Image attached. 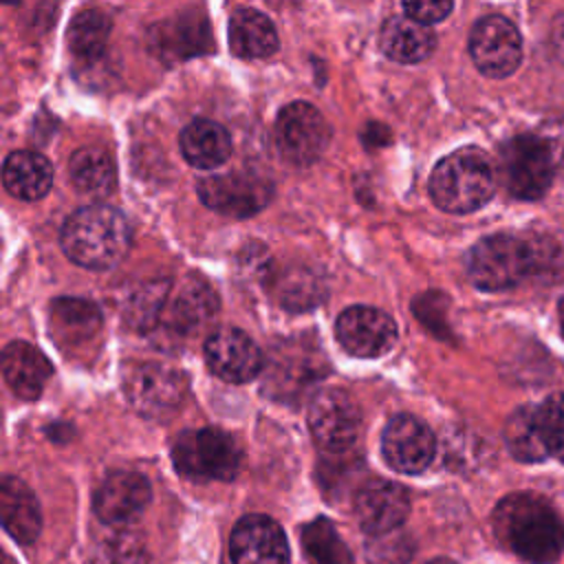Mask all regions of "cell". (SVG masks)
<instances>
[{
	"instance_id": "9",
	"label": "cell",
	"mask_w": 564,
	"mask_h": 564,
	"mask_svg": "<svg viewBox=\"0 0 564 564\" xmlns=\"http://www.w3.org/2000/svg\"><path fill=\"white\" fill-rule=\"evenodd\" d=\"M361 427V414L348 392L324 388L313 394L308 405V430L315 445L326 454L348 452Z\"/></svg>"
},
{
	"instance_id": "4",
	"label": "cell",
	"mask_w": 564,
	"mask_h": 564,
	"mask_svg": "<svg viewBox=\"0 0 564 564\" xmlns=\"http://www.w3.org/2000/svg\"><path fill=\"white\" fill-rule=\"evenodd\" d=\"M496 189L491 159L478 148H460L443 156L430 174L432 200L449 214L480 209Z\"/></svg>"
},
{
	"instance_id": "17",
	"label": "cell",
	"mask_w": 564,
	"mask_h": 564,
	"mask_svg": "<svg viewBox=\"0 0 564 564\" xmlns=\"http://www.w3.org/2000/svg\"><path fill=\"white\" fill-rule=\"evenodd\" d=\"M408 513L410 496L399 482L372 478L355 494V516L361 529L372 538L399 529Z\"/></svg>"
},
{
	"instance_id": "32",
	"label": "cell",
	"mask_w": 564,
	"mask_h": 564,
	"mask_svg": "<svg viewBox=\"0 0 564 564\" xmlns=\"http://www.w3.org/2000/svg\"><path fill=\"white\" fill-rule=\"evenodd\" d=\"M538 412L551 456L564 463V392L551 394L542 405H538Z\"/></svg>"
},
{
	"instance_id": "36",
	"label": "cell",
	"mask_w": 564,
	"mask_h": 564,
	"mask_svg": "<svg viewBox=\"0 0 564 564\" xmlns=\"http://www.w3.org/2000/svg\"><path fill=\"white\" fill-rule=\"evenodd\" d=\"M427 564H454L452 560H445V557H436V560H430Z\"/></svg>"
},
{
	"instance_id": "13",
	"label": "cell",
	"mask_w": 564,
	"mask_h": 564,
	"mask_svg": "<svg viewBox=\"0 0 564 564\" xmlns=\"http://www.w3.org/2000/svg\"><path fill=\"white\" fill-rule=\"evenodd\" d=\"M205 361L223 381L247 383L260 375L264 357L247 333L225 326L205 339Z\"/></svg>"
},
{
	"instance_id": "10",
	"label": "cell",
	"mask_w": 564,
	"mask_h": 564,
	"mask_svg": "<svg viewBox=\"0 0 564 564\" xmlns=\"http://www.w3.org/2000/svg\"><path fill=\"white\" fill-rule=\"evenodd\" d=\"M330 143V126L324 115L306 104L293 101L278 115L275 145L293 165L315 163Z\"/></svg>"
},
{
	"instance_id": "28",
	"label": "cell",
	"mask_w": 564,
	"mask_h": 564,
	"mask_svg": "<svg viewBox=\"0 0 564 564\" xmlns=\"http://www.w3.org/2000/svg\"><path fill=\"white\" fill-rule=\"evenodd\" d=\"M68 174L73 185L79 192L93 194V196L110 194L117 183V170L110 154L93 145H86L73 152L68 161Z\"/></svg>"
},
{
	"instance_id": "33",
	"label": "cell",
	"mask_w": 564,
	"mask_h": 564,
	"mask_svg": "<svg viewBox=\"0 0 564 564\" xmlns=\"http://www.w3.org/2000/svg\"><path fill=\"white\" fill-rule=\"evenodd\" d=\"M372 564H408L412 557V542L408 535H377L366 544Z\"/></svg>"
},
{
	"instance_id": "30",
	"label": "cell",
	"mask_w": 564,
	"mask_h": 564,
	"mask_svg": "<svg viewBox=\"0 0 564 564\" xmlns=\"http://www.w3.org/2000/svg\"><path fill=\"white\" fill-rule=\"evenodd\" d=\"M302 544L315 564H352L346 542L328 518H315L302 527Z\"/></svg>"
},
{
	"instance_id": "5",
	"label": "cell",
	"mask_w": 564,
	"mask_h": 564,
	"mask_svg": "<svg viewBox=\"0 0 564 564\" xmlns=\"http://www.w3.org/2000/svg\"><path fill=\"white\" fill-rule=\"evenodd\" d=\"M172 460L178 474L192 480H234L242 467V449L231 434L200 427L174 441Z\"/></svg>"
},
{
	"instance_id": "23",
	"label": "cell",
	"mask_w": 564,
	"mask_h": 564,
	"mask_svg": "<svg viewBox=\"0 0 564 564\" xmlns=\"http://www.w3.org/2000/svg\"><path fill=\"white\" fill-rule=\"evenodd\" d=\"M101 328L97 304L82 297H59L51 304V333L66 346L77 348L93 339Z\"/></svg>"
},
{
	"instance_id": "24",
	"label": "cell",
	"mask_w": 564,
	"mask_h": 564,
	"mask_svg": "<svg viewBox=\"0 0 564 564\" xmlns=\"http://www.w3.org/2000/svg\"><path fill=\"white\" fill-rule=\"evenodd\" d=\"M2 181L11 196L20 200H37L46 196L53 185V167L40 152L18 150L4 161Z\"/></svg>"
},
{
	"instance_id": "27",
	"label": "cell",
	"mask_w": 564,
	"mask_h": 564,
	"mask_svg": "<svg viewBox=\"0 0 564 564\" xmlns=\"http://www.w3.org/2000/svg\"><path fill=\"white\" fill-rule=\"evenodd\" d=\"M505 443L522 463H540L551 456L538 405H520L509 414L505 423Z\"/></svg>"
},
{
	"instance_id": "18",
	"label": "cell",
	"mask_w": 564,
	"mask_h": 564,
	"mask_svg": "<svg viewBox=\"0 0 564 564\" xmlns=\"http://www.w3.org/2000/svg\"><path fill=\"white\" fill-rule=\"evenodd\" d=\"M326 359L319 348L306 346L304 341H286L280 350L273 352L267 388L275 392V397L286 399L291 394H302L315 381L326 375Z\"/></svg>"
},
{
	"instance_id": "34",
	"label": "cell",
	"mask_w": 564,
	"mask_h": 564,
	"mask_svg": "<svg viewBox=\"0 0 564 564\" xmlns=\"http://www.w3.org/2000/svg\"><path fill=\"white\" fill-rule=\"evenodd\" d=\"M454 9V4L449 0H421V2H405L403 11L408 18H412L414 22L430 26L434 22H441L443 18H447V13Z\"/></svg>"
},
{
	"instance_id": "31",
	"label": "cell",
	"mask_w": 564,
	"mask_h": 564,
	"mask_svg": "<svg viewBox=\"0 0 564 564\" xmlns=\"http://www.w3.org/2000/svg\"><path fill=\"white\" fill-rule=\"evenodd\" d=\"M161 42L163 53H172L174 57H189L200 55L209 48V29L205 18H183L178 15L167 24V29H161V35L156 37Z\"/></svg>"
},
{
	"instance_id": "15",
	"label": "cell",
	"mask_w": 564,
	"mask_h": 564,
	"mask_svg": "<svg viewBox=\"0 0 564 564\" xmlns=\"http://www.w3.org/2000/svg\"><path fill=\"white\" fill-rule=\"evenodd\" d=\"M339 344L355 357H381L397 341L394 319L375 306H350L335 324Z\"/></svg>"
},
{
	"instance_id": "25",
	"label": "cell",
	"mask_w": 564,
	"mask_h": 564,
	"mask_svg": "<svg viewBox=\"0 0 564 564\" xmlns=\"http://www.w3.org/2000/svg\"><path fill=\"white\" fill-rule=\"evenodd\" d=\"M229 46L238 57L260 59L278 48L273 22L251 7H240L229 18Z\"/></svg>"
},
{
	"instance_id": "3",
	"label": "cell",
	"mask_w": 564,
	"mask_h": 564,
	"mask_svg": "<svg viewBox=\"0 0 564 564\" xmlns=\"http://www.w3.org/2000/svg\"><path fill=\"white\" fill-rule=\"evenodd\" d=\"M59 242L75 264L106 271L128 253L130 225L115 207L95 203L66 218Z\"/></svg>"
},
{
	"instance_id": "8",
	"label": "cell",
	"mask_w": 564,
	"mask_h": 564,
	"mask_svg": "<svg viewBox=\"0 0 564 564\" xmlns=\"http://www.w3.org/2000/svg\"><path fill=\"white\" fill-rule=\"evenodd\" d=\"M533 267L527 242L509 234L478 240L467 256V273L480 291H505L516 286Z\"/></svg>"
},
{
	"instance_id": "22",
	"label": "cell",
	"mask_w": 564,
	"mask_h": 564,
	"mask_svg": "<svg viewBox=\"0 0 564 564\" xmlns=\"http://www.w3.org/2000/svg\"><path fill=\"white\" fill-rule=\"evenodd\" d=\"M379 46L399 64H416L430 57L436 46V35L430 26H423L408 15H392L381 26Z\"/></svg>"
},
{
	"instance_id": "16",
	"label": "cell",
	"mask_w": 564,
	"mask_h": 564,
	"mask_svg": "<svg viewBox=\"0 0 564 564\" xmlns=\"http://www.w3.org/2000/svg\"><path fill=\"white\" fill-rule=\"evenodd\" d=\"M229 555L234 564H289L286 535L269 516H245L231 531Z\"/></svg>"
},
{
	"instance_id": "29",
	"label": "cell",
	"mask_w": 564,
	"mask_h": 564,
	"mask_svg": "<svg viewBox=\"0 0 564 564\" xmlns=\"http://www.w3.org/2000/svg\"><path fill=\"white\" fill-rule=\"evenodd\" d=\"M108 37H110V18L99 9L79 11L68 26L70 53L86 64L97 62L104 55L108 46Z\"/></svg>"
},
{
	"instance_id": "14",
	"label": "cell",
	"mask_w": 564,
	"mask_h": 564,
	"mask_svg": "<svg viewBox=\"0 0 564 564\" xmlns=\"http://www.w3.org/2000/svg\"><path fill=\"white\" fill-rule=\"evenodd\" d=\"M381 452L388 465L401 474L423 471L436 452L432 430L412 414H394L383 427Z\"/></svg>"
},
{
	"instance_id": "20",
	"label": "cell",
	"mask_w": 564,
	"mask_h": 564,
	"mask_svg": "<svg viewBox=\"0 0 564 564\" xmlns=\"http://www.w3.org/2000/svg\"><path fill=\"white\" fill-rule=\"evenodd\" d=\"M2 375L15 397L33 401L40 399L53 366L42 350L26 341H11L2 350Z\"/></svg>"
},
{
	"instance_id": "19",
	"label": "cell",
	"mask_w": 564,
	"mask_h": 564,
	"mask_svg": "<svg viewBox=\"0 0 564 564\" xmlns=\"http://www.w3.org/2000/svg\"><path fill=\"white\" fill-rule=\"evenodd\" d=\"M152 498L145 476L137 471H112L95 491L93 507L106 524H128L137 520Z\"/></svg>"
},
{
	"instance_id": "11",
	"label": "cell",
	"mask_w": 564,
	"mask_h": 564,
	"mask_svg": "<svg viewBox=\"0 0 564 564\" xmlns=\"http://www.w3.org/2000/svg\"><path fill=\"white\" fill-rule=\"evenodd\" d=\"M200 200L225 216L247 218L264 209L273 196L269 178L253 172H229L212 174L196 185Z\"/></svg>"
},
{
	"instance_id": "6",
	"label": "cell",
	"mask_w": 564,
	"mask_h": 564,
	"mask_svg": "<svg viewBox=\"0 0 564 564\" xmlns=\"http://www.w3.org/2000/svg\"><path fill=\"white\" fill-rule=\"evenodd\" d=\"M187 377L174 366L161 361H139L123 375V394L137 414L152 421L172 419L185 397Z\"/></svg>"
},
{
	"instance_id": "35",
	"label": "cell",
	"mask_w": 564,
	"mask_h": 564,
	"mask_svg": "<svg viewBox=\"0 0 564 564\" xmlns=\"http://www.w3.org/2000/svg\"><path fill=\"white\" fill-rule=\"evenodd\" d=\"M557 317H560V328H562V335H564V297L560 300V306H557Z\"/></svg>"
},
{
	"instance_id": "26",
	"label": "cell",
	"mask_w": 564,
	"mask_h": 564,
	"mask_svg": "<svg viewBox=\"0 0 564 564\" xmlns=\"http://www.w3.org/2000/svg\"><path fill=\"white\" fill-rule=\"evenodd\" d=\"M181 152L185 161L198 170H214L231 154L227 130L212 119H194L181 132Z\"/></svg>"
},
{
	"instance_id": "2",
	"label": "cell",
	"mask_w": 564,
	"mask_h": 564,
	"mask_svg": "<svg viewBox=\"0 0 564 564\" xmlns=\"http://www.w3.org/2000/svg\"><path fill=\"white\" fill-rule=\"evenodd\" d=\"M498 540L531 564H551L564 549V524L555 509L535 494H511L494 511Z\"/></svg>"
},
{
	"instance_id": "1",
	"label": "cell",
	"mask_w": 564,
	"mask_h": 564,
	"mask_svg": "<svg viewBox=\"0 0 564 564\" xmlns=\"http://www.w3.org/2000/svg\"><path fill=\"white\" fill-rule=\"evenodd\" d=\"M216 308V293L203 280L154 282L130 300L128 322L143 333L159 328L172 337H185L212 319Z\"/></svg>"
},
{
	"instance_id": "21",
	"label": "cell",
	"mask_w": 564,
	"mask_h": 564,
	"mask_svg": "<svg viewBox=\"0 0 564 564\" xmlns=\"http://www.w3.org/2000/svg\"><path fill=\"white\" fill-rule=\"evenodd\" d=\"M0 516L7 533L20 542L29 544L40 535L42 513L35 494L15 476H4L0 485Z\"/></svg>"
},
{
	"instance_id": "12",
	"label": "cell",
	"mask_w": 564,
	"mask_h": 564,
	"mask_svg": "<svg viewBox=\"0 0 564 564\" xmlns=\"http://www.w3.org/2000/svg\"><path fill=\"white\" fill-rule=\"evenodd\" d=\"M469 53L482 75L500 79L520 66L522 37L511 20L502 15H487L471 29Z\"/></svg>"
},
{
	"instance_id": "7",
	"label": "cell",
	"mask_w": 564,
	"mask_h": 564,
	"mask_svg": "<svg viewBox=\"0 0 564 564\" xmlns=\"http://www.w3.org/2000/svg\"><path fill=\"white\" fill-rule=\"evenodd\" d=\"M555 152L538 134H518L500 145V176L507 192L522 200L546 194L553 181Z\"/></svg>"
}]
</instances>
